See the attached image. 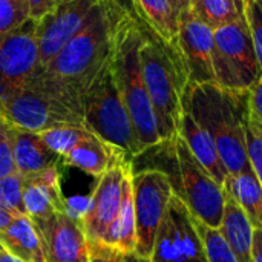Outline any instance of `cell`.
<instances>
[{
    "label": "cell",
    "mask_w": 262,
    "mask_h": 262,
    "mask_svg": "<svg viewBox=\"0 0 262 262\" xmlns=\"http://www.w3.org/2000/svg\"><path fill=\"white\" fill-rule=\"evenodd\" d=\"M233 2H235V3H236V6L244 12V0H233Z\"/></svg>",
    "instance_id": "obj_42"
},
{
    "label": "cell",
    "mask_w": 262,
    "mask_h": 262,
    "mask_svg": "<svg viewBox=\"0 0 262 262\" xmlns=\"http://www.w3.org/2000/svg\"><path fill=\"white\" fill-rule=\"evenodd\" d=\"M89 134L91 132L81 124H66L48 129L45 132H40L38 135L52 152L63 158Z\"/></svg>",
    "instance_id": "obj_27"
},
{
    "label": "cell",
    "mask_w": 262,
    "mask_h": 262,
    "mask_svg": "<svg viewBox=\"0 0 262 262\" xmlns=\"http://www.w3.org/2000/svg\"><path fill=\"white\" fill-rule=\"evenodd\" d=\"M132 192L137 229L135 255L149 259L158 229L175 190L170 177L164 170L144 167L141 170L134 169Z\"/></svg>",
    "instance_id": "obj_9"
},
{
    "label": "cell",
    "mask_w": 262,
    "mask_h": 262,
    "mask_svg": "<svg viewBox=\"0 0 262 262\" xmlns=\"http://www.w3.org/2000/svg\"><path fill=\"white\" fill-rule=\"evenodd\" d=\"M150 262H207L193 216L178 195H173L158 229Z\"/></svg>",
    "instance_id": "obj_11"
},
{
    "label": "cell",
    "mask_w": 262,
    "mask_h": 262,
    "mask_svg": "<svg viewBox=\"0 0 262 262\" xmlns=\"http://www.w3.org/2000/svg\"><path fill=\"white\" fill-rule=\"evenodd\" d=\"M249 115L250 120L262 124V74L249 89Z\"/></svg>",
    "instance_id": "obj_33"
},
{
    "label": "cell",
    "mask_w": 262,
    "mask_h": 262,
    "mask_svg": "<svg viewBox=\"0 0 262 262\" xmlns=\"http://www.w3.org/2000/svg\"><path fill=\"white\" fill-rule=\"evenodd\" d=\"M121 258H123V255L112 253V255H107L103 258H92V262H121Z\"/></svg>",
    "instance_id": "obj_38"
},
{
    "label": "cell",
    "mask_w": 262,
    "mask_h": 262,
    "mask_svg": "<svg viewBox=\"0 0 262 262\" xmlns=\"http://www.w3.org/2000/svg\"><path fill=\"white\" fill-rule=\"evenodd\" d=\"M178 135L187 144V147L190 149L193 157L206 167V170L220 184H224L229 173L221 161V157H220V152H218V147H216L213 138L186 109L180 120Z\"/></svg>",
    "instance_id": "obj_17"
},
{
    "label": "cell",
    "mask_w": 262,
    "mask_h": 262,
    "mask_svg": "<svg viewBox=\"0 0 262 262\" xmlns=\"http://www.w3.org/2000/svg\"><path fill=\"white\" fill-rule=\"evenodd\" d=\"M178 51L190 83H215L213 29L198 20L189 9L178 15Z\"/></svg>",
    "instance_id": "obj_15"
},
{
    "label": "cell",
    "mask_w": 262,
    "mask_h": 262,
    "mask_svg": "<svg viewBox=\"0 0 262 262\" xmlns=\"http://www.w3.org/2000/svg\"><path fill=\"white\" fill-rule=\"evenodd\" d=\"M134 172V161L123 158L107 169L100 178L92 193L89 206L80 218V224L91 247L92 258H103L117 253L112 247L114 232L121 209L124 183Z\"/></svg>",
    "instance_id": "obj_7"
},
{
    "label": "cell",
    "mask_w": 262,
    "mask_h": 262,
    "mask_svg": "<svg viewBox=\"0 0 262 262\" xmlns=\"http://www.w3.org/2000/svg\"><path fill=\"white\" fill-rule=\"evenodd\" d=\"M134 173V172H132ZM132 173L124 183L123 201L120 215L114 232V250L120 255L135 253L137 229H135V210H134V192H132Z\"/></svg>",
    "instance_id": "obj_24"
},
{
    "label": "cell",
    "mask_w": 262,
    "mask_h": 262,
    "mask_svg": "<svg viewBox=\"0 0 262 262\" xmlns=\"http://www.w3.org/2000/svg\"><path fill=\"white\" fill-rule=\"evenodd\" d=\"M161 144L172 163V170L164 172L172 180L175 195L183 200L193 218L207 226L220 227L226 203L223 184L193 157L180 135L161 141Z\"/></svg>",
    "instance_id": "obj_6"
},
{
    "label": "cell",
    "mask_w": 262,
    "mask_h": 262,
    "mask_svg": "<svg viewBox=\"0 0 262 262\" xmlns=\"http://www.w3.org/2000/svg\"><path fill=\"white\" fill-rule=\"evenodd\" d=\"M244 18L252 35L262 74V5L258 0H244Z\"/></svg>",
    "instance_id": "obj_31"
},
{
    "label": "cell",
    "mask_w": 262,
    "mask_h": 262,
    "mask_svg": "<svg viewBox=\"0 0 262 262\" xmlns=\"http://www.w3.org/2000/svg\"><path fill=\"white\" fill-rule=\"evenodd\" d=\"M220 232L236 255L239 262L252 261V243L255 227L243 210V207L226 193V203L223 210V218L220 223Z\"/></svg>",
    "instance_id": "obj_20"
},
{
    "label": "cell",
    "mask_w": 262,
    "mask_h": 262,
    "mask_svg": "<svg viewBox=\"0 0 262 262\" xmlns=\"http://www.w3.org/2000/svg\"><path fill=\"white\" fill-rule=\"evenodd\" d=\"M31 18L28 0H0V38Z\"/></svg>",
    "instance_id": "obj_29"
},
{
    "label": "cell",
    "mask_w": 262,
    "mask_h": 262,
    "mask_svg": "<svg viewBox=\"0 0 262 262\" xmlns=\"http://www.w3.org/2000/svg\"><path fill=\"white\" fill-rule=\"evenodd\" d=\"M0 117L12 127L34 134L66 124L84 126L80 114L32 84L2 97Z\"/></svg>",
    "instance_id": "obj_10"
},
{
    "label": "cell",
    "mask_w": 262,
    "mask_h": 262,
    "mask_svg": "<svg viewBox=\"0 0 262 262\" xmlns=\"http://www.w3.org/2000/svg\"><path fill=\"white\" fill-rule=\"evenodd\" d=\"M15 172L14 146H12V126L0 117V180Z\"/></svg>",
    "instance_id": "obj_32"
},
{
    "label": "cell",
    "mask_w": 262,
    "mask_h": 262,
    "mask_svg": "<svg viewBox=\"0 0 262 262\" xmlns=\"http://www.w3.org/2000/svg\"><path fill=\"white\" fill-rule=\"evenodd\" d=\"M262 262V229L255 227L253 232V243H252V261Z\"/></svg>",
    "instance_id": "obj_36"
},
{
    "label": "cell",
    "mask_w": 262,
    "mask_h": 262,
    "mask_svg": "<svg viewBox=\"0 0 262 262\" xmlns=\"http://www.w3.org/2000/svg\"><path fill=\"white\" fill-rule=\"evenodd\" d=\"M66 0H28L29 3V15L34 20H40L46 14L52 12Z\"/></svg>",
    "instance_id": "obj_34"
},
{
    "label": "cell",
    "mask_w": 262,
    "mask_h": 262,
    "mask_svg": "<svg viewBox=\"0 0 262 262\" xmlns=\"http://www.w3.org/2000/svg\"><path fill=\"white\" fill-rule=\"evenodd\" d=\"M21 192L23 206L31 220H41L57 212H64L66 198L61 192L57 167L23 177Z\"/></svg>",
    "instance_id": "obj_16"
},
{
    "label": "cell",
    "mask_w": 262,
    "mask_h": 262,
    "mask_svg": "<svg viewBox=\"0 0 262 262\" xmlns=\"http://www.w3.org/2000/svg\"><path fill=\"white\" fill-rule=\"evenodd\" d=\"M184 109L210 134L229 175L250 169L246 144L249 91H232L215 83H190Z\"/></svg>",
    "instance_id": "obj_2"
},
{
    "label": "cell",
    "mask_w": 262,
    "mask_h": 262,
    "mask_svg": "<svg viewBox=\"0 0 262 262\" xmlns=\"http://www.w3.org/2000/svg\"><path fill=\"white\" fill-rule=\"evenodd\" d=\"M121 5V0H100L78 32L28 84L48 92L81 115L88 89L111 58Z\"/></svg>",
    "instance_id": "obj_1"
},
{
    "label": "cell",
    "mask_w": 262,
    "mask_h": 262,
    "mask_svg": "<svg viewBox=\"0 0 262 262\" xmlns=\"http://www.w3.org/2000/svg\"><path fill=\"white\" fill-rule=\"evenodd\" d=\"M123 158L129 157L91 132L61 160L68 166L77 167L94 178H100L107 169Z\"/></svg>",
    "instance_id": "obj_18"
},
{
    "label": "cell",
    "mask_w": 262,
    "mask_h": 262,
    "mask_svg": "<svg viewBox=\"0 0 262 262\" xmlns=\"http://www.w3.org/2000/svg\"><path fill=\"white\" fill-rule=\"evenodd\" d=\"M246 144L250 169L262 186V124L250 120V117L246 129Z\"/></svg>",
    "instance_id": "obj_30"
},
{
    "label": "cell",
    "mask_w": 262,
    "mask_h": 262,
    "mask_svg": "<svg viewBox=\"0 0 262 262\" xmlns=\"http://www.w3.org/2000/svg\"><path fill=\"white\" fill-rule=\"evenodd\" d=\"M100 0H66L52 12L37 20L38 71L78 32L92 8Z\"/></svg>",
    "instance_id": "obj_14"
},
{
    "label": "cell",
    "mask_w": 262,
    "mask_h": 262,
    "mask_svg": "<svg viewBox=\"0 0 262 262\" xmlns=\"http://www.w3.org/2000/svg\"><path fill=\"white\" fill-rule=\"evenodd\" d=\"M38 71L37 20L0 38V98L25 88Z\"/></svg>",
    "instance_id": "obj_12"
},
{
    "label": "cell",
    "mask_w": 262,
    "mask_h": 262,
    "mask_svg": "<svg viewBox=\"0 0 262 262\" xmlns=\"http://www.w3.org/2000/svg\"><path fill=\"white\" fill-rule=\"evenodd\" d=\"M258 2H259V3H261V5H262V0H258Z\"/></svg>",
    "instance_id": "obj_44"
},
{
    "label": "cell",
    "mask_w": 262,
    "mask_h": 262,
    "mask_svg": "<svg viewBox=\"0 0 262 262\" xmlns=\"http://www.w3.org/2000/svg\"><path fill=\"white\" fill-rule=\"evenodd\" d=\"M81 117L89 132L124 152L130 160L141 155L132 120L112 71L111 58L88 89L83 98Z\"/></svg>",
    "instance_id": "obj_5"
},
{
    "label": "cell",
    "mask_w": 262,
    "mask_h": 262,
    "mask_svg": "<svg viewBox=\"0 0 262 262\" xmlns=\"http://www.w3.org/2000/svg\"><path fill=\"white\" fill-rule=\"evenodd\" d=\"M12 220H14V216H12V215H9V213H6V212L0 210V230H2V229H5V227H6Z\"/></svg>",
    "instance_id": "obj_41"
},
{
    "label": "cell",
    "mask_w": 262,
    "mask_h": 262,
    "mask_svg": "<svg viewBox=\"0 0 262 262\" xmlns=\"http://www.w3.org/2000/svg\"><path fill=\"white\" fill-rule=\"evenodd\" d=\"M170 2V5H172V8H173V11L180 15L184 9H187V3H186V0H169Z\"/></svg>",
    "instance_id": "obj_39"
},
{
    "label": "cell",
    "mask_w": 262,
    "mask_h": 262,
    "mask_svg": "<svg viewBox=\"0 0 262 262\" xmlns=\"http://www.w3.org/2000/svg\"><path fill=\"white\" fill-rule=\"evenodd\" d=\"M127 2H130V0H127Z\"/></svg>",
    "instance_id": "obj_45"
},
{
    "label": "cell",
    "mask_w": 262,
    "mask_h": 262,
    "mask_svg": "<svg viewBox=\"0 0 262 262\" xmlns=\"http://www.w3.org/2000/svg\"><path fill=\"white\" fill-rule=\"evenodd\" d=\"M195 229L203 243L207 262H239L218 227L207 226L196 218H193Z\"/></svg>",
    "instance_id": "obj_26"
},
{
    "label": "cell",
    "mask_w": 262,
    "mask_h": 262,
    "mask_svg": "<svg viewBox=\"0 0 262 262\" xmlns=\"http://www.w3.org/2000/svg\"><path fill=\"white\" fill-rule=\"evenodd\" d=\"M189 11L212 29L226 26L244 15L233 0H198Z\"/></svg>",
    "instance_id": "obj_25"
},
{
    "label": "cell",
    "mask_w": 262,
    "mask_h": 262,
    "mask_svg": "<svg viewBox=\"0 0 262 262\" xmlns=\"http://www.w3.org/2000/svg\"><path fill=\"white\" fill-rule=\"evenodd\" d=\"M215 84L232 91H249L261 75V68L244 15L213 29Z\"/></svg>",
    "instance_id": "obj_8"
},
{
    "label": "cell",
    "mask_w": 262,
    "mask_h": 262,
    "mask_svg": "<svg viewBox=\"0 0 262 262\" xmlns=\"http://www.w3.org/2000/svg\"><path fill=\"white\" fill-rule=\"evenodd\" d=\"M223 187L243 207L253 227L262 229V186L252 169L227 175Z\"/></svg>",
    "instance_id": "obj_23"
},
{
    "label": "cell",
    "mask_w": 262,
    "mask_h": 262,
    "mask_svg": "<svg viewBox=\"0 0 262 262\" xmlns=\"http://www.w3.org/2000/svg\"><path fill=\"white\" fill-rule=\"evenodd\" d=\"M121 262H150L147 258H141L135 253H130V255H123Z\"/></svg>",
    "instance_id": "obj_40"
},
{
    "label": "cell",
    "mask_w": 262,
    "mask_h": 262,
    "mask_svg": "<svg viewBox=\"0 0 262 262\" xmlns=\"http://www.w3.org/2000/svg\"><path fill=\"white\" fill-rule=\"evenodd\" d=\"M21 187L23 177L18 173H12L0 180V210L12 215L14 218L26 215Z\"/></svg>",
    "instance_id": "obj_28"
},
{
    "label": "cell",
    "mask_w": 262,
    "mask_h": 262,
    "mask_svg": "<svg viewBox=\"0 0 262 262\" xmlns=\"http://www.w3.org/2000/svg\"><path fill=\"white\" fill-rule=\"evenodd\" d=\"M141 43L143 25L134 9L123 3L115 23L111 64L132 120L141 154H144L163 140L143 77L140 60Z\"/></svg>",
    "instance_id": "obj_3"
},
{
    "label": "cell",
    "mask_w": 262,
    "mask_h": 262,
    "mask_svg": "<svg viewBox=\"0 0 262 262\" xmlns=\"http://www.w3.org/2000/svg\"><path fill=\"white\" fill-rule=\"evenodd\" d=\"M196 2H198V0H186V3H187V9H190Z\"/></svg>",
    "instance_id": "obj_43"
},
{
    "label": "cell",
    "mask_w": 262,
    "mask_h": 262,
    "mask_svg": "<svg viewBox=\"0 0 262 262\" xmlns=\"http://www.w3.org/2000/svg\"><path fill=\"white\" fill-rule=\"evenodd\" d=\"M37 229L46 262H92L91 247L78 220L66 212L31 220Z\"/></svg>",
    "instance_id": "obj_13"
},
{
    "label": "cell",
    "mask_w": 262,
    "mask_h": 262,
    "mask_svg": "<svg viewBox=\"0 0 262 262\" xmlns=\"http://www.w3.org/2000/svg\"><path fill=\"white\" fill-rule=\"evenodd\" d=\"M141 25L140 60L143 77L155 111L160 137L167 141L178 135L180 120L184 112V95L190 80L178 48L166 45L143 21Z\"/></svg>",
    "instance_id": "obj_4"
},
{
    "label": "cell",
    "mask_w": 262,
    "mask_h": 262,
    "mask_svg": "<svg viewBox=\"0 0 262 262\" xmlns=\"http://www.w3.org/2000/svg\"><path fill=\"white\" fill-rule=\"evenodd\" d=\"M89 206V196H72V198H66L64 201V212L69 213L72 218L78 220L84 215V212L88 210Z\"/></svg>",
    "instance_id": "obj_35"
},
{
    "label": "cell",
    "mask_w": 262,
    "mask_h": 262,
    "mask_svg": "<svg viewBox=\"0 0 262 262\" xmlns=\"http://www.w3.org/2000/svg\"><path fill=\"white\" fill-rule=\"evenodd\" d=\"M0 262H23L21 259H18L17 256H14L11 252H8L3 246H2V243H0Z\"/></svg>",
    "instance_id": "obj_37"
},
{
    "label": "cell",
    "mask_w": 262,
    "mask_h": 262,
    "mask_svg": "<svg viewBox=\"0 0 262 262\" xmlns=\"http://www.w3.org/2000/svg\"><path fill=\"white\" fill-rule=\"evenodd\" d=\"M137 17L166 45L178 48V14L169 0H130Z\"/></svg>",
    "instance_id": "obj_21"
},
{
    "label": "cell",
    "mask_w": 262,
    "mask_h": 262,
    "mask_svg": "<svg viewBox=\"0 0 262 262\" xmlns=\"http://www.w3.org/2000/svg\"><path fill=\"white\" fill-rule=\"evenodd\" d=\"M0 243L23 262H46L37 229L26 215L14 218L0 230Z\"/></svg>",
    "instance_id": "obj_22"
},
{
    "label": "cell",
    "mask_w": 262,
    "mask_h": 262,
    "mask_svg": "<svg viewBox=\"0 0 262 262\" xmlns=\"http://www.w3.org/2000/svg\"><path fill=\"white\" fill-rule=\"evenodd\" d=\"M12 146L15 172L21 177L57 167L61 157L52 152L38 134L12 127Z\"/></svg>",
    "instance_id": "obj_19"
}]
</instances>
